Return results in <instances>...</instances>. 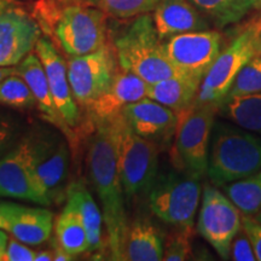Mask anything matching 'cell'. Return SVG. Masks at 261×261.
<instances>
[{"instance_id": "cell-1", "label": "cell", "mask_w": 261, "mask_h": 261, "mask_svg": "<svg viewBox=\"0 0 261 261\" xmlns=\"http://www.w3.org/2000/svg\"><path fill=\"white\" fill-rule=\"evenodd\" d=\"M89 175L102 205L109 249L113 260H125L128 232L123 187L117 169L116 152L108 121L97 122L87 152Z\"/></svg>"}, {"instance_id": "cell-2", "label": "cell", "mask_w": 261, "mask_h": 261, "mask_svg": "<svg viewBox=\"0 0 261 261\" xmlns=\"http://www.w3.org/2000/svg\"><path fill=\"white\" fill-rule=\"evenodd\" d=\"M261 169V138L234 123L215 121L212 132L207 175L223 188Z\"/></svg>"}, {"instance_id": "cell-3", "label": "cell", "mask_w": 261, "mask_h": 261, "mask_svg": "<svg viewBox=\"0 0 261 261\" xmlns=\"http://www.w3.org/2000/svg\"><path fill=\"white\" fill-rule=\"evenodd\" d=\"M117 63L123 70L136 74L146 84L179 75L166 56L154 21L149 15L137 16L114 39Z\"/></svg>"}, {"instance_id": "cell-4", "label": "cell", "mask_w": 261, "mask_h": 261, "mask_svg": "<svg viewBox=\"0 0 261 261\" xmlns=\"http://www.w3.org/2000/svg\"><path fill=\"white\" fill-rule=\"evenodd\" d=\"M108 122L125 195L128 198L148 195L159 174L160 146L137 135L122 113Z\"/></svg>"}, {"instance_id": "cell-5", "label": "cell", "mask_w": 261, "mask_h": 261, "mask_svg": "<svg viewBox=\"0 0 261 261\" xmlns=\"http://www.w3.org/2000/svg\"><path fill=\"white\" fill-rule=\"evenodd\" d=\"M217 106L192 104L179 113L173 145V163L178 171L202 179L208 172L212 132Z\"/></svg>"}, {"instance_id": "cell-6", "label": "cell", "mask_w": 261, "mask_h": 261, "mask_svg": "<svg viewBox=\"0 0 261 261\" xmlns=\"http://www.w3.org/2000/svg\"><path fill=\"white\" fill-rule=\"evenodd\" d=\"M200 180L181 171L158 174L148 194L149 208L165 223L192 230L202 195Z\"/></svg>"}, {"instance_id": "cell-7", "label": "cell", "mask_w": 261, "mask_h": 261, "mask_svg": "<svg viewBox=\"0 0 261 261\" xmlns=\"http://www.w3.org/2000/svg\"><path fill=\"white\" fill-rule=\"evenodd\" d=\"M31 168L41 194L52 203L63 194L69 171L68 142L57 129L40 127L28 133Z\"/></svg>"}, {"instance_id": "cell-8", "label": "cell", "mask_w": 261, "mask_h": 261, "mask_svg": "<svg viewBox=\"0 0 261 261\" xmlns=\"http://www.w3.org/2000/svg\"><path fill=\"white\" fill-rule=\"evenodd\" d=\"M255 35L256 24L254 21L221 50L202 79L194 104H212L219 108L226 98L237 74L244 64L256 55Z\"/></svg>"}, {"instance_id": "cell-9", "label": "cell", "mask_w": 261, "mask_h": 261, "mask_svg": "<svg viewBox=\"0 0 261 261\" xmlns=\"http://www.w3.org/2000/svg\"><path fill=\"white\" fill-rule=\"evenodd\" d=\"M61 47L70 56H84L106 45V16L96 6L69 4L58 10L52 24Z\"/></svg>"}, {"instance_id": "cell-10", "label": "cell", "mask_w": 261, "mask_h": 261, "mask_svg": "<svg viewBox=\"0 0 261 261\" xmlns=\"http://www.w3.org/2000/svg\"><path fill=\"white\" fill-rule=\"evenodd\" d=\"M242 212L224 191L204 187L197 231L223 260L230 259L231 243L242 228Z\"/></svg>"}, {"instance_id": "cell-11", "label": "cell", "mask_w": 261, "mask_h": 261, "mask_svg": "<svg viewBox=\"0 0 261 261\" xmlns=\"http://www.w3.org/2000/svg\"><path fill=\"white\" fill-rule=\"evenodd\" d=\"M162 42L166 56L178 74L198 81L223 50V35L212 29L182 33Z\"/></svg>"}, {"instance_id": "cell-12", "label": "cell", "mask_w": 261, "mask_h": 261, "mask_svg": "<svg viewBox=\"0 0 261 261\" xmlns=\"http://www.w3.org/2000/svg\"><path fill=\"white\" fill-rule=\"evenodd\" d=\"M116 55L108 45L84 56H71L68 62V79L74 98L89 107L112 85L116 75Z\"/></svg>"}, {"instance_id": "cell-13", "label": "cell", "mask_w": 261, "mask_h": 261, "mask_svg": "<svg viewBox=\"0 0 261 261\" xmlns=\"http://www.w3.org/2000/svg\"><path fill=\"white\" fill-rule=\"evenodd\" d=\"M0 197L17 198L42 205L51 204L41 194L32 173L25 135L8 155L0 160Z\"/></svg>"}, {"instance_id": "cell-14", "label": "cell", "mask_w": 261, "mask_h": 261, "mask_svg": "<svg viewBox=\"0 0 261 261\" xmlns=\"http://www.w3.org/2000/svg\"><path fill=\"white\" fill-rule=\"evenodd\" d=\"M40 27L17 8L0 11V67H15L34 50Z\"/></svg>"}, {"instance_id": "cell-15", "label": "cell", "mask_w": 261, "mask_h": 261, "mask_svg": "<svg viewBox=\"0 0 261 261\" xmlns=\"http://www.w3.org/2000/svg\"><path fill=\"white\" fill-rule=\"evenodd\" d=\"M122 115L137 135L154 142L160 148L174 138L179 115L151 98L145 97L128 104L123 108Z\"/></svg>"}, {"instance_id": "cell-16", "label": "cell", "mask_w": 261, "mask_h": 261, "mask_svg": "<svg viewBox=\"0 0 261 261\" xmlns=\"http://www.w3.org/2000/svg\"><path fill=\"white\" fill-rule=\"evenodd\" d=\"M34 50L46 73L52 97L62 119L70 128L76 127L80 122V112L68 79V65L46 38H39Z\"/></svg>"}, {"instance_id": "cell-17", "label": "cell", "mask_w": 261, "mask_h": 261, "mask_svg": "<svg viewBox=\"0 0 261 261\" xmlns=\"http://www.w3.org/2000/svg\"><path fill=\"white\" fill-rule=\"evenodd\" d=\"M148 84L136 74L116 73L112 85L87 107L96 122L109 121L122 113L123 108L146 97Z\"/></svg>"}, {"instance_id": "cell-18", "label": "cell", "mask_w": 261, "mask_h": 261, "mask_svg": "<svg viewBox=\"0 0 261 261\" xmlns=\"http://www.w3.org/2000/svg\"><path fill=\"white\" fill-rule=\"evenodd\" d=\"M152 21L162 41L182 33L210 29L208 19L189 0H160Z\"/></svg>"}, {"instance_id": "cell-19", "label": "cell", "mask_w": 261, "mask_h": 261, "mask_svg": "<svg viewBox=\"0 0 261 261\" xmlns=\"http://www.w3.org/2000/svg\"><path fill=\"white\" fill-rule=\"evenodd\" d=\"M16 74L21 75L28 84V86L31 87L38 109L40 110L45 120L47 122H51L61 132H63L65 137L73 139L74 136L71 133V128L62 119L56 104H55L46 73H45L38 55L29 54L27 57L23 58L21 63L16 65Z\"/></svg>"}, {"instance_id": "cell-20", "label": "cell", "mask_w": 261, "mask_h": 261, "mask_svg": "<svg viewBox=\"0 0 261 261\" xmlns=\"http://www.w3.org/2000/svg\"><path fill=\"white\" fill-rule=\"evenodd\" d=\"M165 242L158 227L151 220L139 217L128 225L125 260L160 261L163 260Z\"/></svg>"}, {"instance_id": "cell-21", "label": "cell", "mask_w": 261, "mask_h": 261, "mask_svg": "<svg viewBox=\"0 0 261 261\" xmlns=\"http://www.w3.org/2000/svg\"><path fill=\"white\" fill-rule=\"evenodd\" d=\"M200 85L201 81L190 76L174 75L155 84H148L146 97L179 114L194 104Z\"/></svg>"}, {"instance_id": "cell-22", "label": "cell", "mask_w": 261, "mask_h": 261, "mask_svg": "<svg viewBox=\"0 0 261 261\" xmlns=\"http://www.w3.org/2000/svg\"><path fill=\"white\" fill-rule=\"evenodd\" d=\"M54 228V213L46 208L21 205L16 212L9 233L28 246H39L50 238Z\"/></svg>"}, {"instance_id": "cell-23", "label": "cell", "mask_w": 261, "mask_h": 261, "mask_svg": "<svg viewBox=\"0 0 261 261\" xmlns=\"http://www.w3.org/2000/svg\"><path fill=\"white\" fill-rule=\"evenodd\" d=\"M67 204L71 205L80 215L86 227L90 240V252L99 249L102 246L103 214L91 192L83 182L75 181L65 189Z\"/></svg>"}, {"instance_id": "cell-24", "label": "cell", "mask_w": 261, "mask_h": 261, "mask_svg": "<svg viewBox=\"0 0 261 261\" xmlns=\"http://www.w3.org/2000/svg\"><path fill=\"white\" fill-rule=\"evenodd\" d=\"M56 242L71 256L90 252V240L86 227L79 213L65 203L64 210L57 218Z\"/></svg>"}, {"instance_id": "cell-25", "label": "cell", "mask_w": 261, "mask_h": 261, "mask_svg": "<svg viewBox=\"0 0 261 261\" xmlns=\"http://www.w3.org/2000/svg\"><path fill=\"white\" fill-rule=\"evenodd\" d=\"M218 114L241 128L261 136V93L225 99Z\"/></svg>"}, {"instance_id": "cell-26", "label": "cell", "mask_w": 261, "mask_h": 261, "mask_svg": "<svg viewBox=\"0 0 261 261\" xmlns=\"http://www.w3.org/2000/svg\"><path fill=\"white\" fill-rule=\"evenodd\" d=\"M224 194L246 215H255L261 211V169L241 179L224 185Z\"/></svg>"}, {"instance_id": "cell-27", "label": "cell", "mask_w": 261, "mask_h": 261, "mask_svg": "<svg viewBox=\"0 0 261 261\" xmlns=\"http://www.w3.org/2000/svg\"><path fill=\"white\" fill-rule=\"evenodd\" d=\"M205 18L217 27L224 28L242 21L248 10L240 0H189Z\"/></svg>"}, {"instance_id": "cell-28", "label": "cell", "mask_w": 261, "mask_h": 261, "mask_svg": "<svg viewBox=\"0 0 261 261\" xmlns=\"http://www.w3.org/2000/svg\"><path fill=\"white\" fill-rule=\"evenodd\" d=\"M0 104L14 109H31L37 102L25 80L15 73L0 81Z\"/></svg>"}, {"instance_id": "cell-29", "label": "cell", "mask_w": 261, "mask_h": 261, "mask_svg": "<svg viewBox=\"0 0 261 261\" xmlns=\"http://www.w3.org/2000/svg\"><path fill=\"white\" fill-rule=\"evenodd\" d=\"M117 18H130L154 11L160 0H84Z\"/></svg>"}, {"instance_id": "cell-30", "label": "cell", "mask_w": 261, "mask_h": 261, "mask_svg": "<svg viewBox=\"0 0 261 261\" xmlns=\"http://www.w3.org/2000/svg\"><path fill=\"white\" fill-rule=\"evenodd\" d=\"M256 93H261V56L259 55H255L244 64L225 99Z\"/></svg>"}, {"instance_id": "cell-31", "label": "cell", "mask_w": 261, "mask_h": 261, "mask_svg": "<svg viewBox=\"0 0 261 261\" xmlns=\"http://www.w3.org/2000/svg\"><path fill=\"white\" fill-rule=\"evenodd\" d=\"M23 136L18 117L11 113L0 112V160L18 144Z\"/></svg>"}, {"instance_id": "cell-32", "label": "cell", "mask_w": 261, "mask_h": 261, "mask_svg": "<svg viewBox=\"0 0 261 261\" xmlns=\"http://www.w3.org/2000/svg\"><path fill=\"white\" fill-rule=\"evenodd\" d=\"M173 232L165 242L163 260L184 261L191 255V228H180Z\"/></svg>"}, {"instance_id": "cell-33", "label": "cell", "mask_w": 261, "mask_h": 261, "mask_svg": "<svg viewBox=\"0 0 261 261\" xmlns=\"http://www.w3.org/2000/svg\"><path fill=\"white\" fill-rule=\"evenodd\" d=\"M230 259L234 261H256L252 242L243 227L234 236L232 243H231Z\"/></svg>"}, {"instance_id": "cell-34", "label": "cell", "mask_w": 261, "mask_h": 261, "mask_svg": "<svg viewBox=\"0 0 261 261\" xmlns=\"http://www.w3.org/2000/svg\"><path fill=\"white\" fill-rule=\"evenodd\" d=\"M37 252L21 241L12 238L9 241L3 261H35Z\"/></svg>"}, {"instance_id": "cell-35", "label": "cell", "mask_w": 261, "mask_h": 261, "mask_svg": "<svg viewBox=\"0 0 261 261\" xmlns=\"http://www.w3.org/2000/svg\"><path fill=\"white\" fill-rule=\"evenodd\" d=\"M242 227L252 242L256 261H261V223H259L253 215L243 214Z\"/></svg>"}, {"instance_id": "cell-36", "label": "cell", "mask_w": 261, "mask_h": 261, "mask_svg": "<svg viewBox=\"0 0 261 261\" xmlns=\"http://www.w3.org/2000/svg\"><path fill=\"white\" fill-rule=\"evenodd\" d=\"M19 207L21 204L12 203V202H0V228L9 232L16 212L18 211Z\"/></svg>"}, {"instance_id": "cell-37", "label": "cell", "mask_w": 261, "mask_h": 261, "mask_svg": "<svg viewBox=\"0 0 261 261\" xmlns=\"http://www.w3.org/2000/svg\"><path fill=\"white\" fill-rule=\"evenodd\" d=\"M9 241L10 238H9L8 231L0 228V261L4 260V255L6 253V248H8Z\"/></svg>"}, {"instance_id": "cell-38", "label": "cell", "mask_w": 261, "mask_h": 261, "mask_svg": "<svg viewBox=\"0 0 261 261\" xmlns=\"http://www.w3.org/2000/svg\"><path fill=\"white\" fill-rule=\"evenodd\" d=\"M74 256H71L70 254H68L65 250L62 248L60 244L57 243V246L55 247V252H54V260L56 261H69L73 260Z\"/></svg>"}, {"instance_id": "cell-39", "label": "cell", "mask_w": 261, "mask_h": 261, "mask_svg": "<svg viewBox=\"0 0 261 261\" xmlns=\"http://www.w3.org/2000/svg\"><path fill=\"white\" fill-rule=\"evenodd\" d=\"M256 35H255V50L256 55L261 56V17L255 21Z\"/></svg>"}, {"instance_id": "cell-40", "label": "cell", "mask_w": 261, "mask_h": 261, "mask_svg": "<svg viewBox=\"0 0 261 261\" xmlns=\"http://www.w3.org/2000/svg\"><path fill=\"white\" fill-rule=\"evenodd\" d=\"M242 5L246 8L248 11H253V10H261V0H240Z\"/></svg>"}, {"instance_id": "cell-41", "label": "cell", "mask_w": 261, "mask_h": 261, "mask_svg": "<svg viewBox=\"0 0 261 261\" xmlns=\"http://www.w3.org/2000/svg\"><path fill=\"white\" fill-rule=\"evenodd\" d=\"M54 260V253L48 252V250H42V252L37 253L35 261H51Z\"/></svg>"}, {"instance_id": "cell-42", "label": "cell", "mask_w": 261, "mask_h": 261, "mask_svg": "<svg viewBox=\"0 0 261 261\" xmlns=\"http://www.w3.org/2000/svg\"><path fill=\"white\" fill-rule=\"evenodd\" d=\"M16 73V65L15 67H0V81L5 79L9 75Z\"/></svg>"}, {"instance_id": "cell-43", "label": "cell", "mask_w": 261, "mask_h": 261, "mask_svg": "<svg viewBox=\"0 0 261 261\" xmlns=\"http://www.w3.org/2000/svg\"><path fill=\"white\" fill-rule=\"evenodd\" d=\"M10 8H14L12 0H0V11H4Z\"/></svg>"}, {"instance_id": "cell-44", "label": "cell", "mask_w": 261, "mask_h": 261, "mask_svg": "<svg viewBox=\"0 0 261 261\" xmlns=\"http://www.w3.org/2000/svg\"><path fill=\"white\" fill-rule=\"evenodd\" d=\"M253 217L255 218V219H256L257 221H259V223H261V211L257 212V213H256L255 215H253Z\"/></svg>"}]
</instances>
